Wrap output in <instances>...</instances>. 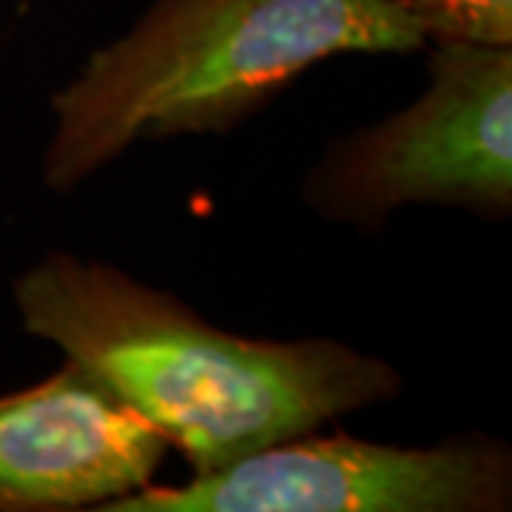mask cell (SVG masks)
<instances>
[{
	"mask_svg": "<svg viewBox=\"0 0 512 512\" xmlns=\"http://www.w3.org/2000/svg\"><path fill=\"white\" fill-rule=\"evenodd\" d=\"M12 299L26 333L140 413L194 476L402 393L396 367L345 342L239 336L174 293L66 251L23 271Z\"/></svg>",
	"mask_w": 512,
	"mask_h": 512,
	"instance_id": "1",
	"label": "cell"
},
{
	"mask_svg": "<svg viewBox=\"0 0 512 512\" xmlns=\"http://www.w3.org/2000/svg\"><path fill=\"white\" fill-rule=\"evenodd\" d=\"M424 46L393 0H154L52 97L43 183L69 194L137 143L225 134L330 57Z\"/></svg>",
	"mask_w": 512,
	"mask_h": 512,
	"instance_id": "2",
	"label": "cell"
},
{
	"mask_svg": "<svg viewBox=\"0 0 512 512\" xmlns=\"http://www.w3.org/2000/svg\"><path fill=\"white\" fill-rule=\"evenodd\" d=\"M427 89L407 109L336 140L305 180L313 211L379 228L407 205L512 208V46L427 43Z\"/></svg>",
	"mask_w": 512,
	"mask_h": 512,
	"instance_id": "3",
	"label": "cell"
},
{
	"mask_svg": "<svg viewBox=\"0 0 512 512\" xmlns=\"http://www.w3.org/2000/svg\"><path fill=\"white\" fill-rule=\"evenodd\" d=\"M510 501V447L490 436L396 447L311 430L100 512H498Z\"/></svg>",
	"mask_w": 512,
	"mask_h": 512,
	"instance_id": "4",
	"label": "cell"
},
{
	"mask_svg": "<svg viewBox=\"0 0 512 512\" xmlns=\"http://www.w3.org/2000/svg\"><path fill=\"white\" fill-rule=\"evenodd\" d=\"M168 441L74 362L0 393V512H100L154 484Z\"/></svg>",
	"mask_w": 512,
	"mask_h": 512,
	"instance_id": "5",
	"label": "cell"
},
{
	"mask_svg": "<svg viewBox=\"0 0 512 512\" xmlns=\"http://www.w3.org/2000/svg\"><path fill=\"white\" fill-rule=\"evenodd\" d=\"M427 43L512 46V0H393Z\"/></svg>",
	"mask_w": 512,
	"mask_h": 512,
	"instance_id": "6",
	"label": "cell"
}]
</instances>
